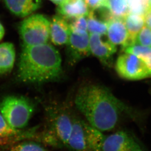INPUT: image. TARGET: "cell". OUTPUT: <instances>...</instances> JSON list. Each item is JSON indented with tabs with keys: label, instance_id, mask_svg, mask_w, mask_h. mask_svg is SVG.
<instances>
[{
	"label": "cell",
	"instance_id": "obj_6",
	"mask_svg": "<svg viewBox=\"0 0 151 151\" xmlns=\"http://www.w3.org/2000/svg\"><path fill=\"white\" fill-rule=\"evenodd\" d=\"M116 72L122 78L138 80L151 76L145 64L137 56L124 52L118 58L115 64Z\"/></svg>",
	"mask_w": 151,
	"mask_h": 151
},
{
	"label": "cell",
	"instance_id": "obj_21",
	"mask_svg": "<svg viewBox=\"0 0 151 151\" xmlns=\"http://www.w3.org/2000/svg\"><path fill=\"white\" fill-rule=\"evenodd\" d=\"M107 7L114 17L124 19L129 13L127 0H108Z\"/></svg>",
	"mask_w": 151,
	"mask_h": 151
},
{
	"label": "cell",
	"instance_id": "obj_25",
	"mask_svg": "<svg viewBox=\"0 0 151 151\" xmlns=\"http://www.w3.org/2000/svg\"><path fill=\"white\" fill-rule=\"evenodd\" d=\"M90 10L107 7L108 0H84ZM108 8V7H107Z\"/></svg>",
	"mask_w": 151,
	"mask_h": 151
},
{
	"label": "cell",
	"instance_id": "obj_5",
	"mask_svg": "<svg viewBox=\"0 0 151 151\" xmlns=\"http://www.w3.org/2000/svg\"><path fill=\"white\" fill-rule=\"evenodd\" d=\"M50 22L40 14L31 15L21 22L19 32L23 47L46 43L50 37Z\"/></svg>",
	"mask_w": 151,
	"mask_h": 151
},
{
	"label": "cell",
	"instance_id": "obj_29",
	"mask_svg": "<svg viewBox=\"0 0 151 151\" xmlns=\"http://www.w3.org/2000/svg\"><path fill=\"white\" fill-rule=\"evenodd\" d=\"M148 5L151 6V0H148Z\"/></svg>",
	"mask_w": 151,
	"mask_h": 151
},
{
	"label": "cell",
	"instance_id": "obj_4",
	"mask_svg": "<svg viewBox=\"0 0 151 151\" xmlns=\"http://www.w3.org/2000/svg\"><path fill=\"white\" fill-rule=\"evenodd\" d=\"M35 111V105L22 96L7 95L0 102V112L8 123L18 129L27 126Z\"/></svg>",
	"mask_w": 151,
	"mask_h": 151
},
{
	"label": "cell",
	"instance_id": "obj_18",
	"mask_svg": "<svg viewBox=\"0 0 151 151\" xmlns=\"http://www.w3.org/2000/svg\"><path fill=\"white\" fill-rule=\"evenodd\" d=\"M124 52L135 55L140 58L147 66L151 74V47L138 44H131L123 48Z\"/></svg>",
	"mask_w": 151,
	"mask_h": 151
},
{
	"label": "cell",
	"instance_id": "obj_14",
	"mask_svg": "<svg viewBox=\"0 0 151 151\" xmlns=\"http://www.w3.org/2000/svg\"><path fill=\"white\" fill-rule=\"evenodd\" d=\"M8 9L13 14L26 17L40 7L42 0H4Z\"/></svg>",
	"mask_w": 151,
	"mask_h": 151
},
{
	"label": "cell",
	"instance_id": "obj_28",
	"mask_svg": "<svg viewBox=\"0 0 151 151\" xmlns=\"http://www.w3.org/2000/svg\"><path fill=\"white\" fill-rule=\"evenodd\" d=\"M51 1H52V3H54L55 4L57 5H60L62 3H63L66 0H50Z\"/></svg>",
	"mask_w": 151,
	"mask_h": 151
},
{
	"label": "cell",
	"instance_id": "obj_7",
	"mask_svg": "<svg viewBox=\"0 0 151 151\" xmlns=\"http://www.w3.org/2000/svg\"><path fill=\"white\" fill-rule=\"evenodd\" d=\"M101 151H143L138 142L128 132L117 131L105 135Z\"/></svg>",
	"mask_w": 151,
	"mask_h": 151
},
{
	"label": "cell",
	"instance_id": "obj_10",
	"mask_svg": "<svg viewBox=\"0 0 151 151\" xmlns=\"http://www.w3.org/2000/svg\"><path fill=\"white\" fill-rule=\"evenodd\" d=\"M87 121L75 116L71 132L66 147L73 151H89Z\"/></svg>",
	"mask_w": 151,
	"mask_h": 151
},
{
	"label": "cell",
	"instance_id": "obj_12",
	"mask_svg": "<svg viewBox=\"0 0 151 151\" xmlns=\"http://www.w3.org/2000/svg\"><path fill=\"white\" fill-rule=\"evenodd\" d=\"M108 40L124 48L129 44V33L123 19L112 17L107 21Z\"/></svg>",
	"mask_w": 151,
	"mask_h": 151
},
{
	"label": "cell",
	"instance_id": "obj_9",
	"mask_svg": "<svg viewBox=\"0 0 151 151\" xmlns=\"http://www.w3.org/2000/svg\"><path fill=\"white\" fill-rule=\"evenodd\" d=\"M89 45L91 54L104 65H109L117 51L116 45L109 40H104L102 35L96 34H89Z\"/></svg>",
	"mask_w": 151,
	"mask_h": 151
},
{
	"label": "cell",
	"instance_id": "obj_2",
	"mask_svg": "<svg viewBox=\"0 0 151 151\" xmlns=\"http://www.w3.org/2000/svg\"><path fill=\"white\" fill-rule=\"evenodd\" d=\"M61 69V56L52 45L46 43L23 47L17 79L32 84L53 81L60 77Z\"/></svg>",
	"mask_w": 151,
	"mask_h": 151
},
{
	"label": "cell",
	"instance_id": "obj_16",
	"mask_svg": "<svg viewBox=\"0 0 151 151\" xmlns=\"http://www.w3.org/2000/svg\"><path fill=\"white\" fill-rule=\"evenodd\" d=\"M16 52L14 45L10 42L0 44V75L8 74L14 65Z\"/></svg>",
	"mask_w": 151,
	"mask_h": 151
},
{
	"label": "cell",
	"instance_id": "obj_8",
	"mask_svg": "<svg viewBox=\"0 0 151 151\" xmlns=\"http://www.w3.org/2000/svg\"><path fill=\"white\" fill-rule=\"evenodd\" d=\"M66 45L69 63L71 65L76 64L91 54L89 34L88 32L80 35L71 32Z\"/></svg>",
	"mask_w": 151,
	"mask_h": 151
},
{
	"label": "cell",
	"instance_id": "obj_30",
	"mask_svg": "<svg viewBox=\"0 0 151 151\" xmlns=\"http://www.w3.org/2000/svg\"><path fill=\"white\" fill-rule=\"evenodd\" d=\"M0 1H1V0H0Z\"/></svg>",
	"mask_w": 151,
	"mask_h": 151
},
{
	"label": "cell",
	"instance_id": "obj_3",
	"mask_svg": "<svg viewBox=\"0 0 151 151\" xmlns=\"http://www.w3.org/2000/svg\"><path fill=\"white\" fill-rule=\"evenodd\" d=\"M47 106L46 129L42 134V139L53 146L66 147L75 115L64 104H52Z\"/></svg>",
	"mask_w": 151,
	"mask_h": 151
},
{
	"label": "cell",
	"instance_id": "obj_13",
	"mask_svg": "<svg viewBox=\"0 0 151 151\" xmlns=\"http://www.w3.org/2000/svg\"><path fill=\"white\" fill-rule=\"evenodd\" d=\"M90 10L84 0H66L57 7L59 15L66 19L87 16Z\"/></svg>",
	"mask_w": 151,
	"mask_h": 151
},
{
	"label": "cell",
	"instance_id": "obj_22",
	"mask_svg": "<svg viewBox=\"0 0 151 151\" xmlns=\"http://www.w3.org/2000/svg\"><path fill=\"white\" fill-rule=\"evenodd\" d=\"M70 26L71 32L75 34L81 35L88 32L86 16L75 18L74 20L70 24Z\"/></svg>",
	"mask_w": 151,
	"mask_h": 151
},
{
	"label": "cell",
	"instance_id": "obj_27",
	"mask_svg": "<svg viewBox=\"0 0 151 151\" xmlns=\"http://www.w3.org/2000/svg\"><path fill=\"white\" fill-rule=\"evenodd\" d=\"M5 34L4 27L0 22V41L3 39Z\"/></svg>",
	"mask_w": 151,
	"mask_h": 151
},
{
	"label": "cell",
	"instance_id": "obj_15",
	"mask_svg": "<svg viewBox=\"0 0 151 151\" xmlns=\"http://www.w3.org/2000/svg\"><path fill=\"white\" fill-rule=\"evenodd\" d=\"M33 134L32 132H24L10 126L0 113V144L14 143L24 138L29 137Z\"/></svg>",
	"mask_w": 151,
	"mask_h": 151
},
{
	"label": "cell",
	"instance_id": "obj_24",
	"mask_svg": "<svg viewBox=\"0 0 151 151\" xmlns=\"http://www.w3.org/2000/svg\"><path fill=\"white\" fill-rule=\"evenodd\" d=\"M135 43L144 46L151 47V29L145 25L137 35Z\"/></svg>",
	"mask_w": 151,
	"mask_h": 151
},
{
	"label": "cell",
	"instance_id": "obj_17",
	"mask_svg": "<svg viewBox=\"0 0 151 151\" xmlns=\"http://www.w3.org/2000/svg\"><path fill=\"white\" fill-rule=\"evenodd\" d=\"M123 19L129 33L128 45L134 43L137 35L144 26V15L129 12Z\"/></svg>",
	"mask_w": 151,
	"mask_h": 151
},
{
	"label": "cell",
	"instance_id": "obj_11",
	"mask_svg": "<svg viewBox=\"0 0 151 151\" xmlns=\"http://www.w3.org/2000/svg\"><path fill=\"white\" fill-rule=\"evenodd\" d=\"M71 34L70 24L66 19L60 15L54 16L50 22V37L54 45L67 44Z\"/></svg>",
	"mask_w": 151,
	"mask_h": 151
},
{
	"label": "cell",
	"instance_id": "obj_19",
	"mask_svg": "<svg viewBox=\"0 0 151 151\" xmlns=\"http://www.w3.org/2000/svg\"><path fill=\"white\" fill-rule=\"evenodd\" d=\"M86 17L87 29L89 34H96L102 35H106L108 28L107 22L103 19H100L94 10H90Z\"/></svg>",
	"mask_w": 151,
	"mask_h": 151
},
{
	"label": "cell",
	"instance_id": "obj_1",
	"mask_svg": "<svg viewBox=\"0 0 151 151\" xmlns=\"http://www.w3.org/2000/svg\"><path fill=\"white\" fill-rule=\"evenodd\" d=\"M76 108L87 123L102 132L114 129L124 115L135 119V114L116 98L107 87L88 84L78 89L75 98Z\"/></svg>",
	"mask_w": 151,
	"mask_h": 151
},
{
	"label": "cell",
	"instance_id": "obj_23",
	"mask_svg": "<svg viewBox=\"0 0 151 151\" xmlns=\"http://www.w3.org/2000/svg\"><path fill=\"white\" fill-rule=\"evenodd\" d=\"M10 151H48L38 143L31 141L23 142L12 147Z\"/></svg>",
	"mask_w": 151,
	"mask_h": 151
},
{
	"label": "cell",
	"instance_id": "obj_26",
	"mask_svg": "<svg viewBox=\"0 0 151 151\" xmlns=\"http://www.w3.org/2000/svg\"><path fill=\"white\" fill-rule=\"evenodd\" d=\"M145 23L151 29V6L148 5L144 14Z\"/></svg>",
	"mask_w": 151,
	"mask_h": 151
},
{
	"label": "cell",
	"instance_id": "obj_20",
	"mask_svg": "<svg viewBox=\"0 0 151 151\" xmlns=\"http://www.w3.org/2000/svg\"><path fill=\"white\" fill-rule=\"evenodd\" d=\"M87 135L89 151H101L105 136L103 132L87 123Z\"/></svg>",
	"mask_w": 151,
	"mask_h": 151
}]
</instances>
